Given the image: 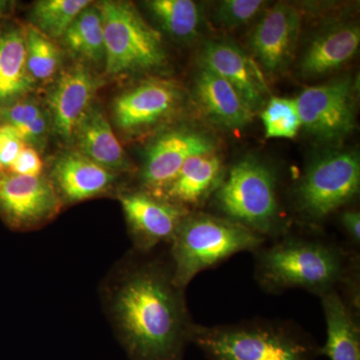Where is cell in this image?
<instances>
[{
  "mask_svg": "<svg viewBox=\"0 0 360 360\" xmlns=\"http://www.w3.org/2000/svg\"><path fill=\"white\" fill-rule=\"evenodd\" d=\"M165 251L131 250L101 285L116 338L129 360H184L196 323Z\"/></svg>",
  "mask_w": 360,
  "mask_h": 360,
  "instance_id": "6da1fadb",
  "label": "cell"
},
{
  "mask_svg": "<svg viewBox=\"0 0 360 360\" xmlns=\"http://www.w3.org/2000/svg\"><path fill=\"white\" fill-rule=\"evenodd\" d=\"M4 176V174H2L1 170H0V179Z\"/></svg>",
  "mask_w": 360,
  "mask_h": 360,
  "instance_id": "e575fe53",
  "label": "cell"
},
{
  "mask_svg": "<svg viewBox=\"0 0 360 360\" xmlns=\"http://www.w3.org/2000/svg\"><path fill=\"white\" fill-rule=\"evenodd\" d=\"M210 200L215 214L248 227L266 240L290 229L279 200L276 172L257 158L234 163Z\"/></svg>",
  "mask_w": 360,
  "mask_h": 360,
  "instance_id": "5b68a950",
  "label": "cell"
},
{
  "mask_svg": "<svg viewBox=\"0 0 360 360\" xmlns=\"http://www.w3.org/2000/svg\"><path fill=\"white\" fill-rule=\"evenodd\" d=\"M266 239L215 213L189 212L167 245L174 281L186 290L201 272L240 252L253 253Z\"/></svg>",
  "mask_w": 360,
  "mask_h": 360,
  "instance_id": "277c9868",
  "label": "cell"
},
{
  "mask_svg": "<svg viewBox=\"0 0 360 360\" xmlns=\"http://www.w3.org/2000/svg\"><path fill=\"white\" fill-rule=\"evenodd\" d=\"M79 153L113 174L127 172L130 163L103 110L92 105L75 131Z\"/></svg>",
  "mask_w": 360,
  "mask_h": 360,
  "instance_id": "44dd1931",
  "label": "cell"
},
{
  "mask_svg": "<svg viewBox=\"0 0 360 360\" xmlns=\"http://www.w3.org/2000/svg\"><path fill=\"white\" fill-rule=\"evenodd\" d=\"M25 146L15 129L0 123V170L4 175L8 174L14 160Z\"/></svg>",
  "mask_w": 360,
  "mask_h": 360,
  "instance_id": "f546056e",
  "label": "cell"
},
{
  "mask_svg": "<svg viewBox=\"0 0 360 360\" xmlns=\"http://www.w3.org/2000/svg\"><path fill=\"white\" fill-rule=\"evenodd\" d=\"M224 174V163L215 149L198 153L182 165L162 198L193 212L210 200Z\"/></svg>",
  "mask_w": 360,
  "mask_h": 360,
  "instance_id": "ac0fdd59",
  "label": "cell"
},
{
  "mask_svg": "<svg viewBox=\"0 0 360 360\" xmlns=\"http://www.w3.org/2000/svg\"><path fill=\"white\" fill-rule=\"evenodd\" d=\"M213 149L212 137L198 130L179 129L160 135L146 153L139 175V189L162 198L189 158Z\"/></svg>",
  "mask_w": 360,
  "mask_h": 360,
  "instance_id": "8fae6325",
  "label": "cell"
},
{
  "mask_svg": "<svg viewBox=\"0 0 360 360\" xmlns=\"http://www.w3.org/2000/svg\"><path fill=\"white\" fill-rule=\"evenodd\" d=\"M11 8L9 2H0V16L4 15V13H8Z\"/></svg>",
  "mask_w": 360,
  "mask_h": 360,
  "instance_id": "836d02e7",
  "label": "cell"
},
{
  "mask_svg": "<svg viewBox=\"0 0 360 360\" xmlns=\"http://www.w3.org/2000/svg\"><path fill=\"white\" fill-rule=\"evenodd\" d=\"M360 158L356 151H333L315 158L292 189L293 208L305 224L316 227L359 195Z\"/></svg>",
  "mask_w": 360,
  "mask_h": 360,
  "instance_id": "8992f818",
  "label": "cell"
},
{
  "mask_svg": "<svg viewBox=\"0 0 360 360\" xmlns=\"http://www.w3.org/2000/svg\"><path fill=\"white\" fill-rule=\"evenodd\" d=\"M338 213L340 229L348 239V246L356 251L360 246V212L354 208H342Z\"/></svg>",
  "mask_w": 360,
  "mask_h": 360,
  "instance_id": "1f68e13d",
  "label": "cell"
},
{
  "mask_svg": "<svg viewBox=\"0 0 360 360\" xmlns=\"http://www.w3.org/2000/svg\"><path fill=\"white\" fill-rule=\"evenodd\" d=\"M207 360H317L321 345L291 321L255 319L194 328L193 340Z\"/></svg>",
  "mask_w": 360,
  "mask_h": 360,
  "instance_id": "3957f363",
  "label": "cell"
},
{
  "mask_svg": "<svg viewBox=\"0 0 360 360\" xmlns=\"http://www.w3.org/2000/svg\"><path fill=\"white\" fill-rule=\"evenodd\" d=\"M103 82L82 63L63 71L49 92L54 131L66 142L75 139L78 125L92 106Z\"/></svg>",
  "mask_w": 360,
  "mask_h": 360,
  "instance_id": "5bb4252c",
  "label": "cell"
},
{
  "mask_svg": "<svg viewBox=\"0 0 360 360\" xmlns=\"http://www.w3.org/2000/svg\"><path fill=\"white\" fill-rule=\"evenodd\" d=\"M49 179L65 205L110 193L117 184L118 175L79 151H68L54 161Z\"/></svg>",
  "mask_w": 360,
  "mask_h": 360,
  "instance_id": "2e32d148",
  "label": "cell"
},
{
  "mask_svg": "<svg viewBox=\"0 0 360 360\" xmlns=\"http://www.w3.org/2000/svg\"><path fill=\"white\" fill-rule=\"evenodd\" d=\"M44 172V162L37 149L25 146L20 151L8 174L26 175V176H39Z\"/></svg>",
  "mask_w": 360,
  "mask_h": 360,
  "instance_id": "4dcf8cb0",
  "label": "cell"
},
{
  "mask_svg": "<svg viewBox=\"0 0 360 360\" xmlns=\"http://www.w3.org/2000/svg\"><path fill=\"white\" fill-rule=\"evenodd\" d=\"M266 2L262 0H224L217 4L215 22L227 30L248 25L264 11Z\"/></svg>",
  "mask_w": 360,
  "mask_h": 360,
  "instance_id": "83f0119b",
  "label": "cell"
},
{
  "mask_svg": "<svg viewBox=\"0 0 360 360\" xmlns=\"http://www.w3.org/2000/svg\"><path fill=\"white\" fill-rule=\"evenodd\" d=\"M49 124V118L44 112H42L34 122L16 131L20 135L21 139L26 146H37L44 141Z\"/></svg>",
  "mask_w": 360,
  "mask_h": 360,
  "instance_id": "d6a6232c",
  "label": "cell"
},
{
  "mask_svg": "<svg viewBox=\"0 0 360 360\" xmlns=\"http://www.w3.org/2000/svg\"><path fill=\"white\" fill-rule=\"evenodd\" d=\"M360 30L354 23H336L311 39L300 58V75L317 78L333 72L354 58L359 51Z\"/></svg>",
  "mask_w": 360,
  "mask_h": 360,
  "instance_id": "e0dca14e",
  "label": "cell"
},
{
  "mask_svg": "<svg viewBox=\"0 0 360 360\" xmlns=\"http://www.w3.org/2000/svg\"><path fill=\"white\" fill-rule=\"evenodd\" d=\"M27 70L34 82H47L58 72L63 51L53 39L32 25L25 27Z\"/></svg>",
  "mask_w": 360,
  "mask_h": 360,
  "instance_id": "484cf974",
  "label": "cell"
},
{
  "mask_svg": "<svg viewBox=\"0 0 360 360\" xmlns=\"http://www.w3.org/2000/svg\"><path fill=\"white\" fill-rule=\"evenodd\" d=\"M194 96L203 112L225 129H241L252 120L253 111L236 89L203 66L194 82Z\"/></svg>",
  "mask_w": 360,
  "mask_h": 360,
  "instance_id": "d6986e66",
  "label": "cell"
},
{
  "mask_svg": "<svg viewBox=\"0 0 360 360\" xmlns=\"http://www.w3.org/2000/svg\"><path fill=\"white\" fill-rule=\"evenodd\" d=\"M97 6L103 16L108 75L153 70L167 63L160 32L144 20L134 4L103 1Z\"/></svg>",
  "mask_w": 360,
  "mask_h": 360,
  "instance_id": "52a82bcc",
  "label": "cell"
},
{
  "mask_svg": "<svg viewBox=\"0 0 360 360\" xmlns=\"http://www.w3.org/2000/svg\"><path fill=\"white\" fill-rule=\"evenodd\" d=\"M26 54L25 27L0 28V108L18 101L34 89Z\"/></svg>",
  "mask_w": 360,
  "mask_h": 360,
  "instance_id": "7402d4cb",
  "label": "cell"
},
{
  "mask_svg": "<svg viewBox=\"0 0 360 360\" xmlns=\"http://www.w3.org/2000/svg\"><path fill=\"white\" fill-rule=\"evenodd\" d=\"M63 44L73 58L97 65L105 58L103 16L98 6H89L79 13L66 30Z\"/></svg>",
  "mask_w": 360,
  "mask_h": 360,
  "instance_id": "603a6c76",
  "label": "cell"
},
{
  "mask_svg": "<svg viewBox=\"0 0 360 360\" xmlns=\"http://www.w3.org/2000/svg\"><path fill=\"white\" fill-rule=\"evenodd\" d=\"M45 175L7 174L0 179V217L11 229L33 231L51 221L63 208Z\"/></svg>",
  "mask_w": 360,
  "mask_h": 360,
  "instance_id": "30bf717a",
  "label": "cell"
},
{
  "mask_svg": "<svg viewBox=\"0 0 360 360\" xmlns=\"http://www.w3.org/2000/svg\"><path fill=\"white\" fill-rule=\"evenodd\" d=\"M122 205L132 250L150 252L172 243L175 232L189 210L141 189L120 191Z\"/></svg>",
  "mask_w": 360,
  "mask_h": 360,
  "instance_id": "9c48e42d",
  "label": "cell"
},
{
  "mask_svg": "<svg viewBox=\"0 0 360 360\" xmlns=\"http://www.w3.org/2000/svg\"><path fill=\"white\" fill-rule=\"evenodd\" d=\"M200 66L229 82L251 110L264 105L269 89L262 70L238 45L220 40L206 41L200 51Z\"/></svg>",
  "mask_w": 360,
  "mask_h": 360,
  "instance_id": "9a60e30c",
  "label": "cell"
},
{
  "mask_svg": "<svg viewBox=\"0 0 360 360\" xmlns=\"http://www.w3.org/2000/svg\"><path fill=\"white\" fill-rule=\"evenodd\" d=\"M266 139H291L302 127L295 99L272 97L262 112Z\"/></svg>",
  "mask_w": 360,
  "mask_h": 360,
  "instance_id": "4316f807",
  "label": "cell"
},
{
  "mask_svg": "<svg viewBox=\"0 0 360 360\" xmlns=\"http://www.w3.org/2000/svg\"><path fill=\"white\" fill-rule=\"evenodd\" d=\"M300 11L285 2L270 7L251 32L250 45L258 61L270 75L290 66L300 37Z\"/></svg>",
  "mask_w": 360,
  "mask_h": 360,
  "instance_id": "4fadbf2b",
  "label": "cell"
},
{
  "mask_svg": "<svg viewBox=\"0 0 360 360\" xmlns=\"http://www.w3.org/2000/svg\"><path fill=\"white\" fill-rule=\"evenodd\" d=\"M161 27L174 39L188 41L198 34L200 7L191 0H151L146 2Z\"/></svg>",
  "mask_w": 360,
  "mask_h": 360,
  "instance_id": "cb8c5ba5",
  "label": "cell"
},
{
  "mask_svg": "<svg viewBox=\"0 0 360 360\" xmlns=\"http://www.w3.org/2000/svg\"><path fill=\"white\" fill-rule=\"evenodd\" d=\"M319 298L326 324L321 356L330 360H360V310L350 304L340 291Z\"/></svg>",
  "mask_w": 360,
  "mask_h": 360,
  "instance_id": "ffe728a7",
  "label": "cell"
},
{
  "mask_svg": "<svg viewBox=\"0 0 360 360\" xmlns=\"http://www.w3.org/2000/svg\"><path fill=\"white\" fill-rule=\"evenodd\" d=\"M255 278L270 295L290 290L319 297L340 291L360 309L359 255L333 239L314 233H292L265 241L253 252Z\"/></svg>",
  "mask_w": 360,
  "mask_h": 360,
  "instance_id": "7a4b0ae2",
  "label": "cell"
},
{
  "mask_svg": "<svg viewBox=\"0 0 360 360\" xmlns=\"http://www.w3.org/2000/svg\"><path fill=\"white\" fill-rule=\"evenodd\" d=\"M89 6V0H40L33 4L32 25L49 39H61L71 23Z\"/></svg>",
  "mask_w": 360,
  "mask_h": 360,
  "instance_id": "d4e9b609",
  "label": "cell"
},
{
  "mask_svg": "<svg viewBox=\"0 0 360 360\" xmlns=\"http://www.w3.org/2000/svg\"><path fill=\"white\" fill-rule=\"evenodd\" d=\"M18 101L0 108V123L11 125L16 130L34 122L44 112L34 101Z\"/></svg>",
  "mask_w": 360,
  "mask_h": 360,
  "instance_id": "f1b7e54d",
  "label": "cell"
},
{
  "mask_svg": "<svg viewBox=\"0 0 360 360\" xmlns=\"http://www.w3.org/2000/svg\"><path fill=\"white\" fill-rule=\"evenodd\" d=\"M179 103V90L172 82L149 78L116 97L113 120L124 134H141L174 115Z\"/></svg>",
  "mask_w": 360,
  "mask_h": 360,
  "instance_id": "7c38bea8",
  "label": "cell"
},
{
  "mask_svg": "<svg viewBox=\"0 0 360 360\" xmlns=\"http://www.w3.org/2000/svg\"><path fill=\"white\" fill-rule=\"evenodd\" d=\"M302 127L323 141H335L354 129L355 104L349 78L307 87L295 99Z\"/></svg>",
  "mask_w": 360,
  "mask_h": 360,
  "instance_id": "ba28073f",
  "label": "cell"
}]
</instances>
